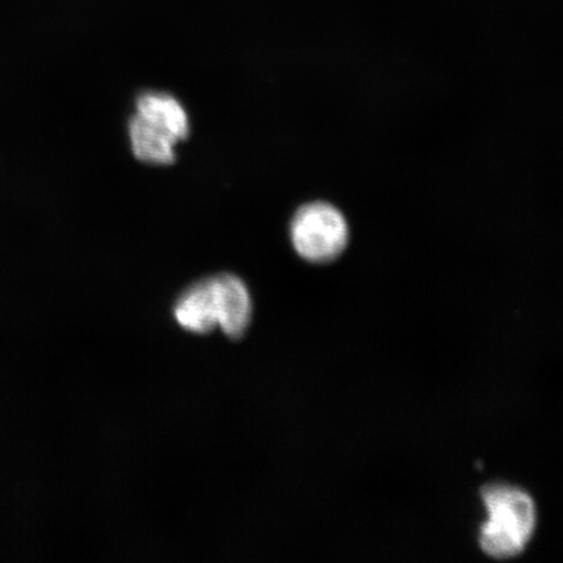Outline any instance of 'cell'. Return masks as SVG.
Listing matches in <instances>:
<instances>
[{"mask_svg": "<svg viewBox=\"0 0 563 563\" xmlns=\"http://www.w3.org/2000/svg\"><path fill=\"white\" fill-rule=\"evenodd\" d=\"M488 512L482 527L481 545L497 560H508L523 553L537 528V506L528 493L509 485H488L482 490Z\"/></svg>", "mask_w": 563, "mask_h": 563, "instance_id": "obj_1", "label": "cell"}, {"mask_svg": "<svg viewBox=\"0 0 563 563\" xmlns=\"http://www.w3.org/2000/svg\"><path fill=\"white\" fill-rule=\"evenodd\" d=\"M295 251L306 262H334L347 249L350 228L340 209L328 202H311L295 213L290 227Z\"/></svg>", "mask_w": 563, "mask_h": 563, "instance_id": "obj_2", "label": "cell"}, {"mask_svg": "<svg viewBox=\"0 0 563 563\" xmlns=\"http://www.w3.org/2000/svg\"><path fill=\"white\" fill-rule=\"evenodd\" d=\"M176 322L195 334H209L218 328V298L214 278H208L180 295L174 308Z\"/></svg>", "mask_w": 563, "mask_h": 563, "instance_id": "obj_3", "label": "cell"}, {"mask_svg": "<svg viewBox=\"0 0 563 563\" xmlns=\"http://www.w3.org/2000/svg\"><path fill=\"white\" fill-rule=\"evenodd\" d=\"M214 284L218 298V328L232 340L242 338L252 320V299L249 287L241 278L232 274L216 276Z\"/></svg>", "mask_w": 563, "mask_h": 563, "instance_id": "obj_4", "label": "cell"}, {"mask_svg": "<svg viewBox=\"0 0 563 563\" xmlns=\"http://www.w3.org/2000/svg\"><path fill=\"white\" fill-rule=\"evenodd\" d=\"M135 114L166 132L176 143L189 135L187 111L172 95L146 91L137 97Z\"/></svg>", "mask_w": 563, "mask_h": 563, "instance_id": "obj_5", "label": "cell"}, {"mask_svg": "<svg viewBox=\"0 0 563 563\" xmlns=\"http://www.w3.org/2000/svg\"><path fill=\"white\" fill-rule=\"evenodd\" d=\"M132 152L150 165H170L176 158V141L167 133L133 114L129 123Z\"/></svg>", "mask_w": 563, "mask_h": 563, "instance_id": "obj_6", "label": "cell"}]
</instances>
